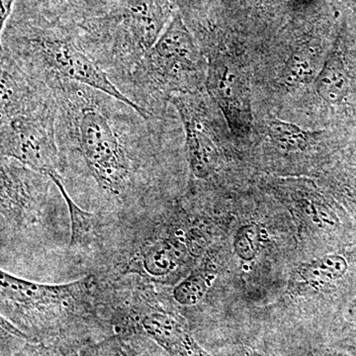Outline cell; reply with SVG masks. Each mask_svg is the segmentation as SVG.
Masks as SVG:
<instances>
[{
	"label": "cell",
	"mask_w": 356,
	"mask_h": 356,
	"mask_svg": "<svg viewBox=\"0 0 356 356\" xmlns=\"http://www.w3.org/2000/svg\"><path fill=\"white\" fill-rule=\"evenodd\" d=\"M188 245L179 231L163 222L154 224L134 248L122 274H138L152 283H165L187 262Z\"/></svg>",
	"instance_id": "8fae6325"
},
{
	"label": "cell",
	"mask_w": 356,
	"mask_h": 356,
	"mask_svg": "<svg viewBox=\"0 0 356 356\" xmlns=\"http://www.w3.org/2000/svg\"><path fill=\"white\" fill-rule=\"evenodd\" d=\"M216 278V269L210 261H204L173 288L172 298L179 305H197L206 296Z\"/></svg>",
	"instance_id": "2e32d148"
},
{
	"label": "cell",
	"mask_w": 356,
	"mask_h": 356,
	"mask_svg": "<svg viewBox=\"0 0 356 356\" xmlns=\"http://www.w3.org/2000/svg\"><path fill=\"white\" fill-rule=\"evenodd\" d=\"M1 236L43 224L51 205L53 180L19 161L1 158Z\"/></svg>",
	"instance_id": "ba28073f"
},
{
	"label": "cell",
	"mask_w": 356,
	"mask_h": 356,
	"mask_svg": "<svg viewBox=\"0 0 356 356\" xmlns=\"http://www.w3.org/2000/svg\"><path fill=\"white\" fill-rule=\"evenodd\" d=\"M1 120L39 111L55 105L48 83L26 72L6 47L1 46Z\"/></svg>",
	"instance_id": "7c38bea8"
},
{
	"label": "cell",
	"mask_w": 356,
	"mask_h": 356,
	"mask_svg": "<svg viewBox=\"0 0 356 356\" xmlns=\"http://www.w3.org/2000/svg\"><path fill=\"white\" fill-rule=\"evenodd\" d=\"M267 132L276 147L290 153L306 151L321 134L305 130L296 124L280 120L275 117L268 121Z\"/></svg>",
	"instance_id": "ac0fdd59"
},
{
	"label": "cell",
	"mask_w": 356,
	"mask_h": 356,
	"mask_svg": "<svg viewBox=\"0 0 356 356\" xmlns=\"http://www.w3.org/2000/svg\"><path fill=\"white\" fill-rule=\"evenodd\" d=\"M104 320L113 334L142 337L154 356H212L184 318L147 294L136 303L113 309Z\"/></svg>",
	"instance_id": "8992f818"
},
{
	"label": "cell",
	"mask_w": 356,
	"mask_h": 356,
	"mask_svg": "<svg viewBox=\"0 0 356 356\" xmlns=\"http://www.w3.org/2000/svg\"><path fill=\"white\" fill-rule=\"evenodd\" d=\"M14 2L15 0H1V10H0V25L1 32L10 19L11 14L13 13Z\"/></svg>",
	"instance_id": "603a6c76"
},
{
	"label": "cell",
	"mask_w": 356,
	"mask_h": 356,
	"mask_svg": "<svg viewBox=\"0 0 356 356\" xmlns=\"http://www.w3.org/2000/svg\"><path fill=\"white\" fill-rule=\"evenodd\" d=\"M314 86L318 97L327 104H341L348 97L350 90V70L339 44L327 56L314 81Z\"/></svg>",
	"instance_id": "9a60e30c"
},
{
	"label": "cell",
	"mask_w": 356,
	"mask_h": 356,
	"mask_svg": "<svg viewBox=\"0 0 356 356\" xmlns=\"http://www.w3.org/2000/svg\"><path fill=\"white\" fill-rule=\"evenodd\" d=\"M207 62L181 16H172L144 58L115 86L147 118L168 116L175 95L195 93L205 86Z\"/></svg>",
	"instance_id": "3957f363"
},
{
	"label": "cell",
	"mask_w": 356,
	"mask_h": 356,
	"mask_svg": "<svg viewBox=\"0 0 356 356\" xmlns=\"http://www.w3.org/2000/svg\"><path fill=\"white\" fill-rule=\"evenodd\" d=\"M81 344L74 343H32L26 341L8 356H79Z\"/></svg>",
	"instance_id": "ffe728a7"
},
{
	"label": "cell",
	"mask_w": 356,
	"mask_h": 356,
	"mask_svg": "<svg viewBox=\"0 0 356 356\" xmlns=\"http://www.w3.org/2000/svg\"><path fill=\"white\" fill-rule=\"evenodd\" d=\"M64 198L69 211L70 236L69 245L74 250H91L99 243L102 218L95 213L88 212L72 199L63 182L60 173L49 175Z\"/></svg>",
	"instance_id": "5bb4252c"
},
{
	"label": "cell",
	"mask_w": 356,
	"mask_h": 356,
	"mask_svg": "<svg viewBox=\"0 0 356 356\" xmlns=\"http://www.w3.org/2000/svg\"><path fill=\"white\" fill-rule=\"evenodd\" d=\"M1 320L32 343L86 344L113 334L95 303V276L44 284L0 273Z\"/></svg>",
	"instance_id": "7a4b0ae2"
},
{
	"label": "cell",
	"mask_w": 356,
	"mask_h": 356,
	"mask_svg": "<svg viewBox=\"0 0 356 356\" xmlns=\"http://www.w3.org/2000/svg\"><path fill=\"white\" fill-rule=\"evenodd\" d=\"M329 356H343V355H329Z\"/></svg>",
	"instance_id": "cb8c5ba5"
},
{
	"label": "cell",
	"mask_w": 356,
	"mask_h": 356,
	"mask_svg": "<svg viewBox=\"0 0 356 356\" xmlns=\"http://www.w3.org/2000/svg\"><path fill=\"white\" fill-rule=\"evenodd\" d=\"M261 245V229L254 224H245L234 236V252L243 261H252Z\"/></svg>",
	"instance_id": "44dd1931"
},
{
	"label": "cell",
	"mask_w": 356,
	"mask_h": 356,
	"mask_svg": "<svg viewBox=\"0 0 356 356\" xmlns=\"http://www.w3.org/2000/svg\"><path fill=\"white\" fill-rule=\"evenodd\" d=\"M57 100L60 175L103 206L156 203L168 117L146 118L135 107L70 81L48 83Z\"/></svg>",
	"instance_id": "6da1fadb"
},
{
	"label": "cell",
	"mask_w": 356,
	"mask_h": 356,
	"mask_svg": "<svg viewBox=\"0 0 356 356\" xmlns=\"http://www.w3.org/2000/svg\"><path fill=\"white\" fill-rule=\"evenodd\" d=\"M1 46L26 72L44 83L60 79L83 84L132 105L145 116L86 53L72 26L44 18L8 21L1 32Z\"/></svg>",
	"instance_id": "277c9868"
},
{
	"label": "cell",
	"mask_w": 356,
	"mask_h": 356,
	"mask_svg": "<svg viewBox=\"0 0 356 356\" xmlns=\"http://www.w3.org/2000/svg\"><path fill=\"white\" fill-rule=\"evenodd\" d=\"M208 102L196 92L173 96L170 102L184 128L189 170L200 181L214 177L222 154L219 130Z\"/></svg>",
	"instance_id": "30bf717a"
},
{
	"label": "cell",
	"mask_w": 356,
	"mask_h": 356,
	"mask_svg": "<svg viewBox=\"0 0 356 356\" xmlns=\"http://www.w3.org/2000/svg\"><path fill=\"white\" fill-rule=\"evenodd\" d=\"M44 2L49 8H55L56 10L60 9V13H65V11L72 10V9H76L77 0H41Z\"/></svg>",
	"instance_id": "7402d4cb"
},
{
	"label": "cell",
	"mask_w": 356,
	"mask_h": 356,
	"mask_svg": "<svg viewBox=\"0 0 356 356\" xmlns=\"http://www.w3.org/2000/svg\"><path fill=\"white\" fill-rule=\"evenodd\" d=\"M79 356H153L146 344L136 336L113 334L86 344Z\"/></svg>",
	"instance_id": "e0dca14e"
},
{
	"label": "cell",
	"mask_w": 356,
	"mask_h": 356,
	"mask_svg": "<svg viewBox=\"0 0 356 356\" xmlns=\"http://www.w3.org/2000/svg\"><path fill=\"white\" fill-rule=\"evenodd\" d=\"M205 88L236 137L248 135L252 127V93L247 72L233 54L221 48L208 51Z\"/></svg>",
	"instance_id": "9c48e42d"
},
{
	"label": "cell",
	"mask_w": 356,
	"mask_h": 356,
	"mask_svg": "<svg viewBox=\"0 0 356 356\" xmlns=\"http://www.w3.org/2000/svg\"><path fill=\"white\" fill-rule=\"evenodd\" d=\"M255 356H259V355H255Z\"/></svg>",
	"instance_id": "d4e9b609"
},
{
	"label": "cell",
	"mask_w": 356,
	"mask_h": 356,
	"mask_svg": "<svg viewBox=\"0 0 356 356\" xmlns=\"http://www.w3.org/2000/svg\"><path fill=\"white\" fill-rule=\"evenodd\" d=\"M317 53L308 47L299 49L290 56L283 74V81L288 86H298L315 81L318 74Z\"/></svg>",
	"instance_id": "d6986e66"
},
{
	"label": "cell",
	"mask_w": 356,
	"mask_h": 356,
	"mask_svg": "<svg viewBox=\"0 0 356 356\" xmlns=\"http://www.w3.org/2000/svg\"><path fill=\"white\" fill-rule=\"evenodd\" d=\"M57 102V100H56ZM58 105L1 120L0 154L49 175L60 173L57 140Z\"/></svg>",
	"instance_id": "52a82bcc"
},
{
	"label": "cell",
	"mask_w": 356,
	"mask_h": 356,
	"mask_svg": "<svg viewBox=\"0 0 356 356\" xmlns=\"http://www.w3.org/2000/svg\"><path fill=\"white\" fill-rule=\"evenodd\" d=\"M343 257L327 254L301 264L292 274L289 288L297 295L315 294L341 280L348 271Z\"/></svg>",
	"instance_id": "4fadbf2b"
},
{
	"label": "cell",
	"mask_w": 356,
	"mask_h": 356,
	"mask_svg": "<svg viewBox=\"0 0 356 356\" xmlns=\"http://www.w3.org/2000/svg\"><path fill=\"white\" fill-rule=\"evenodd\" d=\"M170 13L166 0H119L108 10L77 25L74 32L86 53L115 83L153 48Z\"/></svg>",
	"instance_id": "5b68a950"
}]
</instances>
